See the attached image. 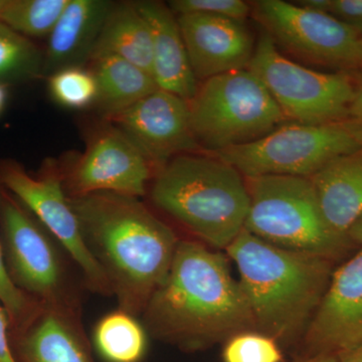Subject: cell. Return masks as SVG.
Instances as JSON below:
<instances>
[{
  "label": "cell",
  "mask_w": 362,
  "mask_h": 362,
  "mask_svg": "<svg viewBox=\"0 0 362 362\" xmlns=\"http://www.w3.org/2000/svg\"><path fill=\"white\" fill-rule=\"evenodd\" d=\"M69 199L118 309L141 316L168 277L180 240L138 197L99 192Z\"/></svg>",
  "instance_id": "6da1fadb"
},
{
  "label": "cell",
  "mask_w": 362,
  "mask_h": 362,
  "mask_svg": "<svg viewBox=\"0 0 362 362\" xmlns=\"http://www.w3.org/2000/svg\"><path fill=\"white\" fill-rule=\"evenodd\" d=\"M152 337L197 350L255 326L239 281L221 252L180 240L168 277L141 314Z\"/></svg>",
  "instance_id": "7a4b0ae2"
},
{
  "label": "cell",
  "mask_w": 362,
  "mask_h": 362,
  "mask_svg": "<svg viewBox=\"0 0 362 362\" xmlns=\"http://www.w3.org/2000/svg\"><path fill=\"white\" fill-rule=\"evenodd\" d=\"M226 250L255 326L275 339L308 327L329 285V259L274 246L245 228Z\"/></svg>",
  "instance_id": "3957f363"
},
{
  "label": "cell",
  "mask_w": 362,
  "mask_h": 362,
  "mask_svg": "<svg viewBox=\"0 0 362 362\" xmlns=\"http://www.w3.org/2000/svg\"><path fill=\"white\" fill-rule=\"evenodd\" d=\"M152 204L199 242L226 249L245 228L250 197L240 171L218 156L183 154L156 173Z\"/></svg>",
  "instance_id": "277c9868"
},
{
  "label": "cell",
  "mask_w": 362,
  "mask_h": 362,
  "mask_svg": "<svg viewBox=\"0 0 362 362\" xmlns=\"http://www.w3.org/2000/svg\"><path fill=\"white\" fill-rule=\"evenodd\" d=\"M0 226L2 254L14 285L37 303L82 317L85 286L71 271L68 255L4 188L0 194Z\"/></svg>",
  "instance_id": "5b68a950"
},
{
  "label": "cell",
  "mask_w": 362,
  "mask_h": 362,
  "mask_svg": "<svg viewBox=\"0 0 362 362\" xmlns=\"http://www.w3.org/2000/svg\"><path fill=\"white\" fill-rule=\"evenodd\" d=\"M250 197L245 230L267 243L330 259L346 245L332 233L307 177H245Z\"/></svg>",
  "instance_id": "8992f818"
},
{
  "label": "cell",
  "mask_w": 362,
  "mask_h": 362,
  "mask_svg": "<svg viewBox=\"0 0 362 362\" xmlns=\"http://www.w3.org/2000/svg\"><path fill=\"white\" fill-rule=\"evenodd\" d=\"M188 103L197 143L214 153L258 140L287 120L247 69L207 78Z\"/></svg>",
  "instance_id": "52a82bcc"
},
{
  "label": "cell",
  "mask_w": 362,
  "mask_h": 362,
  "mask_svg": "<svg viewBox=\"0 0 362 362\" xmlns=\"http://www.w3.org/2000/svg\"><path fill=\"white\" fill-rule=\"evenodd\" d=\"M362 148V134L349 121L279 126L255 141L214 153L245 177H311L324 165Z\"/></svg>",
  "instance_id": "ba28073f"
},
{
  "label": "cell",
  "mask_w": 362,
  "mask_h": 362,
  "mask_svg": "<svg viewBox=\"0 0 362 362\" xmlns=\"http://www.w3.org/2000/svg\"><path fill=\"white\" fill-rule=\"evenodd\" d=\"M247 70L293 122L321 125L347 120L354 95L351 78L311 70L286 58L268 33L259 37Z\"/></svg>",
  "instance_id": "9c48e42d"
},
{
  "label": "cell",
  "mask_w": 362,
  "mask_h": 362,
  "mask_svg": "<svg viewBox=\"0 0 362 362\" xmlns=\"http://www.w3.org/2000/svg\"><path fill=\"white\" fill-rule=\"evenodd\" d=\"M0 183L44 226L80 271L86 289L113 296L110 283L86 244L80 221L56 169L30 175L18 162L0 163Z\"/></svg>",
  "instance_id": "30bf717a"
},
{
  "label": "cell",
  "mask_w": 362,
  "mask_h": 362,
  "mask_svg": "<svg viewBox=\"0 0 362 362\" xmlns=\"http://www.w3.org/2000/svg\"><path fill=\"white\" fill-rule=\"evenodd\" d=\"M251 6L274 42L300 58L340 70L362 69V35L332 14L283 0H258Z\"/></svg>",
  "instance_id": "8fae6325"
},
{
  "label": "cell",
  "mask_w": 362,
  "mask_h": 362,
  "mask_svg": "<svg viewBox=\"0 0 362 362\" xmlns=\"http://www.w3.org/2000/svg\"><path fill=\"white\" fill-rule=\"evenodd\" d=\"M151 164L117 127L98 133L85 153L63 176L69 197L112 192L140 197L147 194Z\"/></svg>",
  "instance_id": "7c38bea8"
},
{
  "label": "cell",
  "mask_w": 362,
  "mask_h": 362,
  "mask_svg": "<svg viewBox=\"0 0 362 362\" xmlns=\"http://www.w3.org/2000/svg\"><path fill=\"white\" fill-rule=\"evenodd\" d=\"M134 143L156 173L175 157L199 148L187 100L161 89L108 117Z\"/></svg>",
  "instance_id": "4fadbf2b"
},
{
  "label": "cell",
  "mask_w": 362,
  "mask_h": 362,
  "mask_svg": "<svg viewBox=\"0 0 362 362\" xmlns=\"http://www.w3.org/2000/svg\"><path fill=\"white\" fill-rule=\"evenodd\" d=\"M306 343L313 356L338 357L362 346V250L332 273Z\"/></svg>",
  "instance_id": "5bb4252c"
},
{
  "label": "cell",
  "mask_w": 362,
  "mask_h": 362,
  "mask_svg": "<svg viewBox=\"0 0 362 362\" xmlns=\"http://www.w3.org/2000/svg\"><path fill=\"white\" fill-rule=\"evenodd\" d=\"M177 21L197 80L249 66L256 45L245 21L206 14H181Z\"/></svg>",
  "instance_id": "9a60e30c"
},
{
  "label": "cell",
  "mask_w": 362,
  "mask_h": 362,
  "mask_svg": "<svg viewBox=\"0 0 362 362\" xmlns=\"http://www.w3.org/2000/svg\"><path fill=\"white\" fill-rule=\"evenodd\" d=\"M13 331L21 362H95L81 316L39 303Z\"/></svg>",
  "instance_id": "2e32d148"
},
{
  "label": "cell",
  "mask_w": 362,
  "mask_h": 362,
  "mask_svg": "<svg viewBox=\"0 0 362 362\" xmlns=\"http://www.w3.org/2000/svg\"><path fill=\"white\" fill-rule=\"evenodd\" d=\"M152 37V76L159 89L189 102L199 84L188 59L177 18L161 2H135Z\"/></svg>",
  "instance_id": "e0dca14e"
},
{
  "label": "cell",
  "mask_w": 362,
  "mask_h": 362,
  "mask_svg": "<svg viewBox=\"0 0 362 362\" xmlns=\"http://www.w3.org/2000/svg\"><path fill=\"white\" fill-rule=\"evenodd\" d=\"M309 180L326 223L349 240L350 228L362 218V148L328 162Z\"/></svg>",
  "instance_id": "ac0fdd59"
},
{
  "label": "cell",
  "mask_w": 362,
  "mask_h": 362,
  "mask_svg": "<svg viewBox=\"0 0 362 362\" xmlns=\"http://www.w3.org/2000/svg\"><path fill=\"white\" fill-rule=\"evenodd\" d=\"M113 6L106 0H70L49 35L44 70L54 74L90 59Z\"/></svg>",
  "instance_id": "d6986e66"
},
{
  "label": "cell",
  "mask_w": 362,
  "mask_h": 362,
  "mask_svg": "<svg viewBox=\"0 0 362 362\" xmlns=\"http://www.w3.org/2000/svg\"><path fill=\"white\" fill-rule=\"evenodd\" d=\"M108 56L130 62L152 76L151 32L135 2L114 4L107 16L90 59Z\"/></svg>",
  "instance_id": "ffe728a7"
},
{
  "label": "cell",
  "mask_w": 362,
  "mask_h": 362,
  "mask_svg": "<svg viewBox=\"0 0 362 362\" xmlns=\"http://www.w3.org/2000/svg\"><path fill=\"white\" fill-rule=\"evenodd\" d=\"M93 62L98 86L96 102L107 118L159 89L150 74L125 59L108 56Z\"/></svg>",
  "instance_id": "44dd1931"
},
{
  "label": "cell",
  "mask_w": 362,
  "mask_h": 362,
  "mask_svg": "<svg viewBox=\"0 0 362 362\" xmlns=\"http://www.w3.org/2000/svg\"><path fill=\"white\" fill-rule=\"evenodd\" d=\"M93 340L100 356L108 362H140L146 354V329L137 317L120 309L98 321Z\"/></svg>",
  "instance_id": "7402d4cb"
},
{
  "label": "cell",
  "mask_w": 362,
  "mask_h": 362,
  "mask_svg": "<svg viewBox=\"0 0 362 362\" xmlns=\"http://www.w3.org/2000/svg\"><path fill=\"white\" fill-rule=\"evenodd\" d=\"M70 0H7L0 23L28 37L49 35Z\"/></svg>",
  "instance_id": "603a6c76"
},
{
  "label": "cell",
  "mask_w": 362,
  "mask_h": 362,
  "mask_svg": "<svg viewBox=\"0 0 362 362\" xmlns=\"http://www.w3.org/2000/svg\"><path fill=\"white\" fill-rule=\"evenodd\" d=\"M44 69L39 49L25 37L0 23V78L33 77Z\"/></svg>",
  "instance_id": "cb8c5ba5"
},
{
  "label": "cell",
  "mask_w": 362,
  "mask_h": 362,
  "mask_svg": "<svg viewBox=\"0 0 362 362\" xmlns=\"http://www.w3.org/2000/svg\"><path fill=\"white\" fill-rule=\"evenodd\" d=\"M51 95L62 106L84 109L96 102L98 86L94 74L71 66L52 74L49 80Z\"/></svg>",
  "instance_id": "d4e9b609"
},
{
  "label": "cell",
  "mask_w": 362,
  "mask_h": 362,
  "mask_svg": "<svg viewBox=\"0 0 362 362\" xmlns=\"http://www.w3.org/2000/svg\"><path fill=\"white\" fill-rule=\"evenodd\" d=\"M223 362H281L283 356L275 338L266 333L242 331L226 342Z\"/></svg>",
  "instance_id": "484cf974"
},
{
  "label": "cell",
  "mask_w": 362,
  "mask_h": 362,
  "mask_svg": "<svg viewBox=\"0 0 362 362\" xmlns=\"http://www.w3.org/2000/svg\"><path fill=\"white\" fill-rule=\"evenodd\" d=\"M2 189L4 187L0 183V194ZM0 304L4 307L11 319V331L25 323L39 304L21 291L9 277L4 254H2L1 243H0Z\"/></svg>",
  "instance_id": "4316f807"
},
{
  "label": "cell",
  "mask_w": 362,
  "mask_h": 362,
  "mask_svg": "<svg viewBox=\"0 0 362 362\" xmlns=\"http://www.w3.org/2000/svg\"><path fill=\"white\" fill-rule=\"evenodd\" d=\"M173 13L206 14L245 21L251 14V6L243 0H173L168 2Z\"/></svg>",
  "instance_id": "83f0119b"
},
{
  "label": "cell",
  "mask_w": 362,
  "mask_h": 362,
  "mask_svg": "<svg viewBox=\"0 0 362 362\" xmlns=\"http://www.w3.org/2000/svg\"><path fill=\"white\" fill-rule=\"evenodd\" d=\"M330 14L362 35V0H333Z\"/></svg>",
  "instance_id": "f1b7e54d"
},
{
  "label": "cell",
  "mask_w": 362,
  "mask_h": 362,
  "mask_svg": "<svg viewBox=\"0 0 362 362\" xmlns=\"http://www.w3.org/2000/svg\"><path fill=\"white\" fill-rule=\"evenodd\" d=\"M11 319L0 304V362H18L11 349Z\"/></svg>",
  "instance_id": "f546056e"
},
{
  "label": "cell",
  "mask_w": 362,
  "mask_h": 362,
  "mask_svg": "<svg viewBox=\"0 0 362 362\" xmlns=\"http://www.w3.org/2000/svg\"><path fill=\"white\" fill-rule=\"evenodd\" d=\"M362 134V77L358 84L354 85V95L350 104L347 120Z\"/></svg>",
  "instance_id": "4dcf8cb0"
},
{
  "label": "cell",
  "mask_w": 362,
  "mask_h": 362,
  "mask_svg": "<svg viewBox=\"0 0 362 362\" xmlns=\"http://www.w3.org/2000/svg\"><path fill=\"white\" fill-rule=\"evenodd\" d=\"M295 4L309 11L330 13L333 0H298Z\"/></svg>",
  "instance_id": "1f68e13d"
},
{
  "label": "cell",
  "mask_w": 362,
  "mask_h": 362,
  "mask_svg": "<svg viewBox=\"0 0 362 362\" xmlns=\"http://www.w3.org/2000/svg\"><path fill=\"white\" fill-rule=\"evenodd\" d=\"M347 238L349 240L362 246V218L350 228L349 233H347Z\"/></svg>",
  "instance_id": "d6a6232c"
},
{
  "label": "cell",
  "mask_w": 362,
  "mask_h": 362,
  "mask_svg": "<svg viewBox=\"0 0 362 362\" xmlns=\"http://www.w3.org/2000/svg\"><path fill=\"white\" fill-rule=\"evenodd\" d=\"M338 362H362V346L349 354L338 356Z\"/></svg>",
  "instance_id": "836d02e7"
},
{
  "label": "cell",
  "mask_w": 362,
  "mask_h": 362,
  "mask_svg": "<svg viewBox=\"0 0 362 362\" xmlns=\"http://www.w3.org/2000/svg\"><path fill=\"white\" fill-rule=\"evenodd\" d=\"M303 362H338V358L334 356L318 354V356H313L311 358L307 359V361Z\"/></svg>",
  "instance_id": "e575fe53"
},
{
  "label": "cell",
  "mask_w": 362,
  "mask_h": 362,
  "mask_svg": "<svg viewBox=\"0 0 362 362\" xmlns=\"http://www.w3.org/2000/svg\"><path fill=\"white\" fill-rule=\"evenodd\" d=\"M7 92L6 87L4 85L0 84V113H1L2 109H4V104L6 101Z\"/></svg>",
  "instance_id": "d590c367"
},
{
  "label": "cell",
  "mask_w": 362,
  "mask_h": 362,
  "mask_svg": "<svg viewBox=\"0 0 362 362\" xmlns=\"http://www.w3.org/2000/svg\"><path fill=\"white\" fill-rule=\"evenodd\" d=\"M7 0H0V16H1L2 11L6 6Z\"/></svg>",
  "instance_id": "8d00e7d4"
}]
</instances>
